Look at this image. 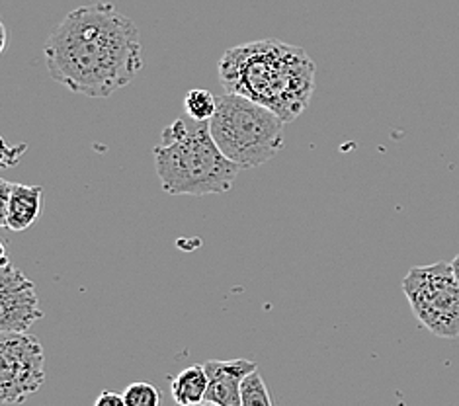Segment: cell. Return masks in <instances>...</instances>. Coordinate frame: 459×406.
Here are the masks:
<instances>
[{"label":"cell","instance_id":"8","mask_svg":"<svg viewBox=\"0 0 459 406\" xmlns=\"http://www.w3.org/2000/svg\"><path fill=\"white\" fill-rule=\"evenodd\" d=\"M207 379L205 401L217 406H243L240 389L247 376L256 371L258 366L250 359H212L204 364Z\"/></svg>","mask_w":459,"mask_h":406},{"label":"cell","instance_id":"16","mask_svg":"<svg viewBox=\"0 0 459 406\" xmlns=\"http://www.w3.org/2000/svg\"><path fill=\"white\" fill-rule=\"evenodd\" d=\"M195 406H217V404H213V402H207V401H205V402H202V404H195Z\"/></svg>","mask_w":459,"mask_h":406},{"label":"cell","instance_id":"4","mask_svg":"<svg viewBox=\"0 0 459 406\" xmlns=\"http://www.w3.org/2000/svg\"><path fill=\"white\" fill-rule=\"evenodd\" d=\"M286 122L248 98L225 92L217 98V112L210 122L212 137L223 155L237 167L256 168L283 149Z\"/></svg>","mask_w":459,"mask_h":406},{"label":"cell","instance_id":"10","mask_svg":"<svg viewBox=\"0 0 459 406\" xmlns=\"http://www.w3.org/2000/svg\"><path fill=\"white\" fill-rule=\"evenodd\" d=\"M207 373L204 366H190L182 369L177 377L170 381V393L177 406H195L205 402Z\"/></svg>","mask_w":459,"mask_h":406},{"label":"cell","instance_id":"14","mask_svg":"<svg viewBox=\"0 0 459 406\" xmlns=\"http://www.w3.org/2000/svg\"><path fill=\"white\" fill-rule=\"evenodd\" d=\"M94 406H127L124 394H117L114 391H102L94 401Z\"/></svg>","mask_w":459,"mask_h":406},{"label":"cell","instance_id":"1","mask_svg":"<svg viewBox=\"0 0 459 406\" xmlns=\"http://www.w3.org/2000/svg\"><path fill=\"white\" fill-rule=\"evenodd\" d=\"M43 53L53 81L89 98H110L143 69L139 30L110 3L73 10L51 31Z\"/></svg>","mask_w":459,"mask_h":406},{"label":"cell","instance_id":"7","mask_svg":"<svg viewBox=\"0 0 459 406\" xmlns=\"http://www.w3.org/2000/svg\"><path fill=\"white\" fill-rule=\"evenodd\" d=\"M43 316L36 285L28 280L3 250V268H0V331L28 333L36 321Z\"/></svg>","mask_w":459,"mask_h":406},{"label":"cell","instance_id":"2","mask_svg":"<svg viewBox=\"0 0 459 406\" xmlns=\"http://www.w3.org/2000/svg\"><path fill=\"white\" fill-rule=\"evenodd\" d=\"M315 63L307 51L280 39L250 41L227 49L217 63L225 92L248 98L295 122L315 92Z\"/></svg>","mask_w":459,"mask_h":406},{"label":"cell","instance_id":"9","mask_svg":"<svg viewBox=\"0 0 459 406\" xmlns=\"http://www.w3.org/2000/svg\"><path fill=\"white\" fill-rule=\"evenodd\" d=\"M3 203H0V225L22 233V230L36 225L43 207L41 186L0 182Z\"/></svg>","mask_w":459,"mask_h":406},{"label":"cell","instance_id":"13","mask_svg":"<svg viewBox=\"0 0 459 406\" xmlns=\"http://www.w3.org/2000/svg\"><path fill=\"white\" fill-rule=\"evenodd\" d=\"M124 399L127 406H160V391L151 383H131L124 391Z\"/></svg>","mask_w":459,"mask_h":406},{"label":"cell","instance_id":"5","mask_svg":"<svg viewBox=\"0 0 459 406\" xmlns=\"http://www.w3.org/2000/svg\"><path fill=\"white\" fill-rule=\"evenodd\" d=\"M403 293L414 316L434 336H459V283L452 262L412 268L403 280Z\"/></svg>","mask_w":459,"mask_h":406},{"label":"cell","instance_id":"3","mask_svg":"<svg viewBox=\"0 0 459 406\" xmlns=\"http://www.w3.org/2000/svg\"><path fill=\"white\" fill-rule=\"evenodd\" d=\"M152 155L162 190L170 195L225 194L240 172L217 147L210 124L190 117L165 127Z\"/></svg>","mask_w":459,"mask_h":406},{"label":"cell","instance_id":"12","mask_svg":"<svg viewBox=\"0 0 459 406\" xmlns=\"http://www.w3.org/2000/svg\"><path fill=\"white\" fill-rule=\"evenodd\" d=\"M240 399H243V406H274L266 389V383L262 379L258 369L247 376V379L243 381Z\"/></svg>","mask_w":459,"mask_h":406},{"label":"cell","instance_id":"15","mask_svg":"<svg viewBox=\"0 0 459 406\" xmlns=\"http://www.w3.org/2000/svg\"><path fill=\"white\" fill-rule=\"evenodd\" d=\"M452 270H454V276H455V280L459 283V255L452 260Z\"/></svg>","mask_w":459,"mask_h":406},{"label":"cell","instance_id":"11","mask_svg":"<svg viewBox=\"0 0 459 406\" xmlns=\"http://www.w3.org/2000/svg\"><path fill=\"white\" fill-rule=\"evenodd\" d=\"M184 109L186 116L194 122H207L210 124L217 112V98L204 89H194L184 96Z\"/></svg>","mask_w":459,"mask_h":406},{"label":"cell","instance_id":"6","mask_svg":"<svg viewBox=\"0 0 459 406\" xmlns=\"http://www.w3.org/2000/svg\"><path fill=\"white\" fill-rule=\"evenodd\" d=\"M46 383V356L31 333L0 336V401L4 406L24 402Z\"/></svg>","mask_w":459,"mask_h":406}]
</instances>
